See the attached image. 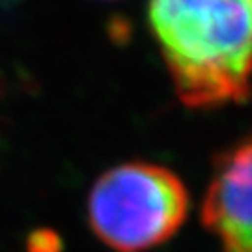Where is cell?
<instances>
[{
	"mask_svg": "<svg viewBox=\"0 0 252 252\" xmlns=\"http://www.w3.org/2000/svg\"><path fill=\"white\" fill-rule=\"evenodd\" d=\"M202 222L220 252H252V136L217 157Z\"/></svg>",
	"mask_w": 252,
	"mask_h": 252,
	"instance_id": "cell-3",
	"label": "cell"
},
{
	"mask_svg": "<svg viewBox=\"0 0 252 252\" xmlns=\"http://www.w3.org/2000/svg\"><path fill=\"white\" fill-rule=\"evenodd\" d=\"M27 251L28 252H62L63 241L51 228H39L36 232L28 235L27 239Z\"/></svg>",
	"mask_w": 252,
	"mask_h": 252,
	"instance_id": "cell-4",
	"label": "cell"
},
{
	"mask_svg": "<svg viewBox=\"0 0 252 252\" xmlns=\"http://www.w3.org/2000/svg\"><path fill=\"white\" fill-rule=\"evenodd\" d=\"M150 27L185 107L241 103L252 82V0H150Z\"/></svg>",
	"mask_w": 252,
	"mask_h": 252,
	"instance_id": "cell-1",
	"label": "cell"
},
{
	"mask_svg": "<svg viewBox=\"0 0 252 252\" xmlns=\"http://www.w3.org/2000/svg\"><path fill=\"white\" fill-rule=\"evenodd\" d=\"M187 213L189 194L183 181L150 162L110 168L88 194L92 230L116 252H144L168 241Z\"/></svg>",
	"mask_w": 252,
	"mask_h": 252,
	"instance_id": "cell-2",
	"label": "cell"
}]
</instances>
